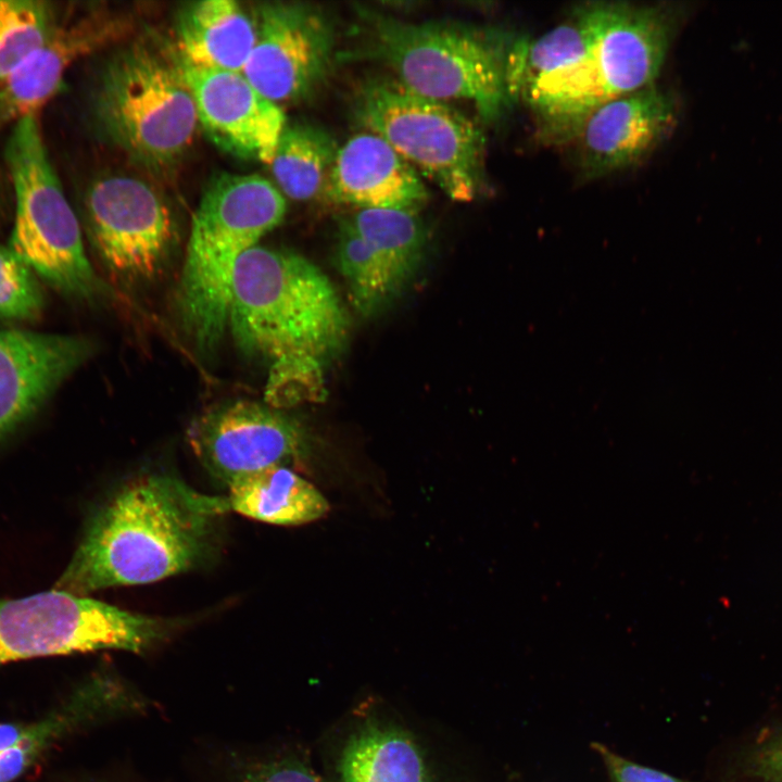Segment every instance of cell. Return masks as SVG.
Instances as JSON below:
<instances>
[{"label": "cell", "instance_id": "1", "mask_svg": "<svg viewBox=\"0 0 782 782\" xmlns=\"http://www.w3.org/2000/svg\"><path fill=\"white\" fill-rule=\"evenodd\" d=\"M226 496L166 472L138 476L90 514L53 589L88 596L146 584L206 565L215 555Z\"/></svg>", "mask_w": 782, "mask_h": 782}, {"label": "cell", "instance_id": "2", "mask_svg": "<svg viewBox=\"0 0 782 782\" xmlns=\"http://www.w3.org/2000/svg\"><path fill=\"white\" fill-rule=\"evenodd\" d=\"M228 326L245 354L269 364L265 398L282 407L324 398V365L343 348L350 320L313 262L255 245L236 265Z\"/></svg>", "mask_w": 782, "mask_h": 782}, {"label": "cell", "instance_id": "3", "mask_svg": "<svg viewBox=\"0 0 782 782\" xmlns=\"http://www.w3.org/2000/svg\"><path fill=\"white\" fill-rule=\"evenodd\" d=\"M355 12L358 39L342 60L380 62L420 96L470 101L485 122L513 104L506 64L514 35L458 21L407 22L360 4Z\"/></svg>", "mask_w": 782, "mask_h": 782}, {"label": "cell", "instance_id": "4", "mask_svg": "<svg viewBox=\"0 0 782 782\" xmlns=\"http://www.w3.org/2000/svg\"><path fill=\"white\" fill-rule=\"evenodd\" d=\"M286 210L283 194L260 175L224 173L204 189L176 291L182 328L201 353H213L225 335L238 261Z\"/></svg>", "mask_w": 782, "mask_h": 782}, {"label": "cell", "instance_id": "5", "mask_svg": "<svg viewBox=\"0 0 782 782\" xmlns=\"http://www.w3.org/2000/svg\"><path fill=\"white\" fill-rule=\"evenodd\" d=\"M94 119L137 162L159 169L191 146L199 122L177 53L138 42L103 68L92 96Z\"/></svg>", "mask_w": 782, "mask_h": 782}, {"label": "cell", "instance_id": "6", "mask_svg": "<svg viewBox=\"0 0 782 782\" xmlns=\"http://www.w3.org/2000/svg\"><path fill=\"white\" fill-rule=\"evenodd\" d=\"M4 157L15 201L10 249L59 292L78 300L96 298L102 285L86 255L37 115L14 123Z\"/></svg>", "mask_w": 782, "mask_h": 782}, {"label": "cell", "instance_id": "7", "mask_svg": "<svg viewBox=\"0 0 782 782\" xmlns=\"http://www.w3.org/2000/svg\"><path fill=\"white\" fill-rule=\"evenodd\" d=\"M353 113L451 200L470 202L482 191L485 138L462 112L395 78H371L357 89Z\"/></svg>", "mask_w": 782, "mask_h": 782}, {"label": "cell", "instance_id": "8", "mask_svg": "<svg viewBox=\"0 0 782 782\" xmlns=\"http://www.w3.org/2000/svg\"><path fill=\"white\" fill-rule=\"evenodd\" d=\"M154 635L149 616L53 588L0 598V666L108 648L140 654Z\"/></svg>", "mask_w": 782, "mask_h": 782}, {"label": "cell", "instance_id": "9", "mask_svg": "<svg viewBox=\"0 0 782 782\" xmlns=\"http://www.w3.org/2000/svg\"><path fill=\"white\" fill-rule=\"evenodd\" d=\"M253 11L256 40L242 74L278 105L307 98L338 59L331 17L320 7L299 1L263 2Z\"/></svg>", "mask_w": 782, "mask_h": 782}, {"label": "cell", "instance_id": "10", "mask_svg": "<svg viewBox=\"0 0 782 782\" xmlns=\"http://www.w3.org/2000/svg\"><path fill=\"white\" fill-rule=\"evenodd\" d=\"M93 245L114 274L127 279L153 276L176 238L173 215L160 194L129 176L96 180L86 197Z\"/></svg>", "mask_w": 782, "mask_h": 782}, {"label": "cell", "instance_id": "11", "mask_svg": "<svg viewBox=\"0 0 782 782\" xmlns=\"http://www.w3.org/2000/svg\"><path fill=\"white\" fill-rule=\"evenodd\" d=\"M187 437L203 467L227 485L240 476L285 466L305 451L304 431L294 419L250 401L207 409L192 421Z\"/></svg>", "mask_w": 782, "mask_h": 782}, {"label": "cell", "instance_id": "12", "mask_svg": "<svg viewBox=\"0 0 782 782\" xmlns=\"http://www.w3.org/2000/svg\"><path fill=\"white\" fill-rule=\"evenodd\" d=\"M592 63L605 101L655 84L678 25L669 4L590 2Z\"/></svg>", "mask_w": 782, "mask_h": 782}, {"label": "cell", "instance_id": "13", "mask_svg": "<svg viewBox=\"0 0 782 782\" xmlns=\"http://www.w3.org/2000/svg\"><path fill=\"white\" fill-rule=\"evenodd\" d=\"M178 60L199 127L210 140L234 156L269 165L287 124L281 106L263 96L241 72L209 70Z\"/></svg>", "mask_w": 782, "mask_h": 782}, {"label": "cell", "instance_id": "14", "mask_svg": "<svg viewBox=\"0 0 782 782\" xmlns=\"http://www.w3.org/2000/svg\"><path fill=\"white\" fill-rule=\"evenodd\" d=\"M677 116L676 99L656 83L603 102L575 138L580 174L592 180L636 164L669 136Z\"/></svg>", "mask_w": 782, "mask_h": 782}, {"label": "cell", "instance_id": "15", "mask_svg": "<svg viewBox=\"0 0 782 782\" xmlns=\"http://www.w3.org/2000/svg\"><path fill=\"white\" fill-rule=\"evenodd\" d=\"M92 348L78 336L0 326V441L37 413Z\"/></svg>", "mask_w": 782, "mask_h": 782}, {"label": "cell", "instance_id": "16", "mask_svg": "<svg viewBox=\"0 0 782 782\" xmlns=\"http://www.w3.org/2000/svg\"><path fill=\"white\" fill-rule=\"evenodd\" d=\"M126 28L121 17L98 12L56 21L1 89L0 125L37 115L60 90L66 71L76 61L115 41Z\"/></svg>", "mask_w": 782, "mask_h": 782}, {"label": "cell", "instance_id": "17", "mask_svg": "<svg viewBox=\"0 0 782 782\" xmlns=\"http://www.w3.org/2000/svg\"><path fill=\"white\" fill-rule=\"evenodd\" d=\"M324 193L332 202L360 209L417 211L428 200L416 168L371 131L339 147Z\"/></svg>", "mask_w": 782, "mask_h": 782}, {"label": "cell", "instance_id": "18", "mask_svg": "<svg viewBox=\"0 0 782 782\" xmlns=\"http://www.w3.org/2000/svg\"><path fill=\"white\" fill-rule=\"evenodd\" d=\"M335 775L336 782H434L416 736L398 721L374 714L346 734Z\"/></svg>", "mask_w": 782, "mask_h": 782}, {"label": "cell", "instance_id": "19", "mask_svg": "<svg viewBox=\"0 0 782 782\" xmlns=\"http://www.w3.org/2000/svg\"><path fill=\"white\" fill-rule=\"evenodd\" d=\"M175 34V51L188 64L242 73L256 40L255 14L234 0L190 2L178 12Z\"/></svg>", "mask_w": 782, "mask_h": 782}, {"label": "cell", "instance_id": "20", "mask_svg": "<svg viewBox=\"0 0 782 782\" xmlns=\"http://www.w3.org/2000/svg\"><path fill=\"white\" fill-rule=\"evenodd\" d=\"M228 489L230 510L262 522L299 526L320 519L329 510L324 494L286 466L240 476Z\"/></svg>", "mask_w": 782, "mask_h": 782}, {"label": "cell", "instance_id": "21", "mask_svg": "<svg viewBox=\"0 0 782 782\" xmlns=\"http://www.w3.org/2000/svg\"><path fill=\"white\" fill-rule=\"evenodd\" d=\"M593 38L590 3L575 8L569 18L537 38L515 36L506 64V84L513 102L533 80L589 58Z\"/></svg>", "mask_w": 782, "mask_h": 782}, {"label": "cell", "instance_id": "22", "mask_svg": "<svg viewBox=\"0 0 782 782\" xmlns=\"http://www.w3.org/2000/svg\"><path fill=\"white\" fill-rule=\"evenodd\" d=\"M339 144L321 126L286 124L272 163L276 187L295 201H310L325 191Z\"/></svg>", "mask_w": 782, "mask_h": 782}, {"label": "cell", "instance_id": "23", "mask_svg": "<svg viewBox=\"0 0 782 782\" xmlns=\"http://www.w3.org/2000/svg\"><path fill=\"white\" fill-rule=\"evenodd\" d=\"M348 219L375 252L398 294L415 274L426 249V227L417 211L360 209Z\"/></svg>", "mask_w": 782, "mask_h": 782}, {"label": "cell", "instance_id": "24", "mask_svg": "<svg viewBox=\"0 0 782 782\" xmlns=\"http://www.w3.org/2000/svg\"><path fill=\"white\" fill-rule=\"evenodd\" d=\"M337 261L352 301L362 314L377 313L396 295L377 255L348 218L339 225Z\"/></svg>", "mask_w": 782, "mask_h": 782}, {"label": "cell", "instance_id": "25", "mask_svg": "<svg viewBox=\"0 0 782 782\" xmlns=\"http://www.w3.org/2000/svg\"><path fill=\"white\" fill-rule=\"evenodd\" d=\"M56 21L55 10L49 2L0 1V91Z\"/></svg>", "mask_w": 782, "mask_h": 782}, {"label": "cell", "instance_id": "26", "mask_svg": "<svg viewBox=\"0 0 782 782\" xmlns=\"http://www.w3.org/2000/svg\"><path fill=\"white\" fill-rule=\"evenodd\" d=\"M43 307L36 274L11 249L0 244V318L31 320Z\"/></svg>", "mask_w": 782, "mask_h": 782}, {"label": "cell", "instance_id": "27", "mask_svg": "<svg viewBox=\"0 0 782 782\" xmlns=\"http://www.w3.org/2000/svg\"><path fill=\"white\" fill-rule=\"evenodd\" d=\"M228 782H326L314 767L294 753L234 760Z\"/></svg>", "mask_w": 782, "mask_h": 782}, {"label": "cell", "instance_id": "28", "mask_svg": "<svg viewBox=\"0 0 782 782\" xmlns=\"http://www.w3.org/2000/svg\"><path fill=\"white\" fill-rule=\"evenodd\" d=\"M613 782H681L680 780L655 769L625 759L597 744Z\"/></svg>", "mask_w": 782, "mask_h": 782}, {"label": "cell", "instance_id": "29", "mask_svg": "<svg viewBox=\"0 0 782 782\" xmlns=\"http://www.w3.org/2000/svg\"><path fill=\"white\" fill-rule=\"evenodd\" d=\"M41 758L40 749L22 743L0 753V782H13Z\"/></svg>", "mask_w": 782, "mask_h": 782}, {"label": "cell", "instance_id": "30", "mask_svg": "<svg viewBox=\"0 0 782 782\" xmlns=\"http://www.w3.org/2000/svg\"><path fill=\"white\" fill-rule=\"evenodd\" d=\"M757 775L772 782H782V733L765 742L753 755Z\"/></svg>", "mask_w": 782, "mask_h": 782}, {"label": "cell", "instance_id": "31", "mask_svg": "<svg viewBox=\"0 0 782 782\" xmlns=\"http://www.w3.org/2000/svg\"><path fill=\"white\" fill-rule=\"evenodd\" d=\"M4 200H5L4 199V189H3L2 181L0 179V214H1L3 205H4Z\"/></svg>", "mask_w": 782, "mask_h": 782}]
</instances>
